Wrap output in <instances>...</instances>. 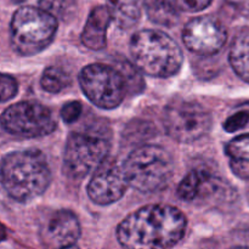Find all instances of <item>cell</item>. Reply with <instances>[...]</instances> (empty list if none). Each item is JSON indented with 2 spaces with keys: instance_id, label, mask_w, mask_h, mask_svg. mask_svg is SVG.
I'll list each match as a JSON object with an SVG mask.
<instances>
[{
  "instance_id": "obj_1",
  "label": "cell",
  "mask_w": 249,
  "mask_h": 249,
  "mask_svg": "<svg viewBox=\"0 0 249 249\" xmlns=\"http://www.w3.org/2000/svg\"><path fill=\"white\" fill-rule=\"evenodd\" d=\"M187 220L169 204H150L129 214L117 228V240L125 248H170L186 233Z\"/></svg>"
},
{
  "instance_id": "obj_2",
  "label": "cell",
  "mask_w": 249,
  "mask_h": 249,
  "mask_svg": "<svg viewBox=\"0 0 249 249\" xmlns=\"http://www.w3.org/2000/svg\"><path fill=\"white\" fill-rule=\"evenodd\" d=\"M50 181V167L40 151H15L2 158L1 184L14 201L27 203L38 198Z\"/></svg>"
},
{
  "instance_id": "obj_3",
  "label": "cell",
  "mask_w": 249,
  "mask_h": 249,
  "mask_svg": "<svg viewBox=\"0 0 249 249\" xmlns=\"http://www.w3.org/2000/svg\"><path fill=\"white\" fill-rule=\"evenodd\" d=\"M112 130L106 122H94L68 136L63 153V173L72 180H82L95 172L108 157Z\"/></svg>"
},
{
  "instance_id": "obj_4",
  "label": "cell",
  "mask_w": 249,
  "mask_h": 249,
  "mask_svg": "<svg viewBox=\"0 0 249 249\" xmlns=\"http://www.w3.org/2000/svg\"><path fill=\"white\" fill-rule=\"evenodd\" d=\"M134 63L150 77L169 78L182 66V51L177 41L156 29H141L130 39Z\"/></svg>"
},
{
  "instance_id": "obj_5",
  "label": "cell",
  "mask_w": 249,
  "mask_h": 249,
  "mask_svg": "<svg viewBox=\"0 0 249 249\" xmlns=\"http://www.w3.org/2000/svg\"><path fill=\"white\" fill-rule=\"evenodd\" d=\"M129 186L141 194H156L168 186L174 174V160L164 147H136L123 164Z\"/></svg>"
},
{
  "instance_id": "obj_6",
  "label": "cell",
  "mask_w": 249,
  "mask_h": 249,
  "mask_svg": "<svg viewBox=\"0 0 249 249\" xmlns=\"http://www.w3.org/2000/svg\"><path fill=\"white\" fill-rule=\"evenodd\" d=\"M57 21L40 6L19 7L10 23V41L14 50L22 56H33L45 50L55 38Z\"/></svg>"
},
{
  "instance_id": "obj_7",
  "label": "cell",
  "mask_w": 249,
  "mask_h": 249,
  "mask_svg": "<svg viewBox=\"0 0 249 249\" xmlns=\"http://www.w3.org/2000/svg\"><path fill=\"white\" fill-rule=\"evenodd\" d=\"M212 114L195 101L175 100L164 109L163 124L168 135L182 143L195 142L211 130Z\"/></svg>"
},
{
  "instance_id": "obj_8",
  "label": "cell",
  "mask_w": 249,
  "mask_h": 249,
  "mask_svg": "<svg viewBox=\"0 0 249 249\" xmlns=\"http://www.w3.org/2000/svg\"><path fill=\"white\" fill-rule=\"evenodd\" d=\"M79 84L85 96L99 108L113 109L128 92L123 77L116 66L92 63L82 70Z\"/></svg>"
},
{
  "instance_id": "obj_9",
  "label": "cell",
  "mask_w": 249,
  "mask_h": 249,
  "mask_svg": "<svg viewBox=\"0 0 249 249\" xmlns=\"http://www.w3.org/2000/svg\"><path fill=\"white\" fill-rule=\"evenodd\" d=\"M1 126L7 134L23 139L46 136L56 129L53 112L44 105L22 101L7 107L1 114Z\"/></svg>"
},
{
  "instance_id": "obj_10",
  "label": "cell",
  "mask_w": 249,
  "mask_h": 249,
  "mask_svg": "<svg viewBox=\"0 0 249 249\" xmlns=\"http://www.w3.org/2000/svg\"><path fill=\"white\" fill-rule=\"evenodd\" d=\"M129 186L125 170L116 158L107 157L95 169L87 186L89 198L99 206L116 203L125 194Z\"/></svg>"
},
{
  "instance_id": "obj_11",
  "label": "cell",
  "mask_w": 249,
  "mask_h": 249,
  "mask_svg": "<svg viewBox=\"0 0 249 249\" xmlns=\"http://www.w3.org/2000/svg\"><path fill=\"white\" fill-rule=\"evenodd\" d=\"M226 40L228 31L225 26L212 16L190 19L182 29L185 46L196 55H215L225 46Z\"/></svg>"
},
{
  "instance_id": "obj_12",
  "label": "cell",
  "mask_w": 249,
  "mask_h": 249,
  "mask_svg": "<svg viewBox=\"0 0 249 249\" xmlns=\"http://www.w3.org/2000/svg\"><path fill=\"white\" fill-rule=\"evenodd\" d=\"M82 235L78 216L67 209L51 214L40 229V238L49 248H68L74 246Z\"/></svg>"
},
{
  "instance_id": "obj_13",
  "label": "cell",
  "mask_w": 249,
  "mask_h": 249,
  "mask_svg": "<svg viewBox=\"0 0 249 249\" xmlns=\"http://www.w3.org/2000/svg\"><path fill=\"white\" fill-rule=\"evenodd\" d=\"M219 190V180L207 170L190 172L177 190V196L184 202H195L203 197L211 196Z\"/></svg>"
},
{
  "instance_id": "obj_14",
  "label": "cell",
  "mask_w": 249,
  "mask_h": 249,
  "mask_svg": "<svg viewBox=\"0 0 249 249\" xmlns=\"http://www.w3.org/2000/svg\"><path fill=\"white\" fill-rule=\"evenodd\" d=\"M113 22L107 6H96L91 10L87 19L80 39L82 43L91 50H102L107 44V31Z\"/></svg>"
},
{
  "instance_id": "obj_15",
  "label": "cell",
  "mask_w": 249,
  "mask_h": 249,
  "mask_svg": "<svg viewBox=\"0 0 249 249\" xmlns=\"http://www.w3.org/2000/svg\"><path fill=\"white\" fill-rule=\"evenodd\" d=\"M229 165L237 178L249 180V134L236 136L225 147Z\"/></svg>"
},
{
  "instance_id": "obj_16",
  "label": "cell",
  "mask_w": 249,
  "mask_h": 249,
  "mask_svg": "<svg viewBox=\"0 0 249 249\" xmlns=\"http://www.w3.org/2000/svg\"><path fill=\"white\" fill-rule=\"evenodd\" d=\"M229 61L236 74L249 84V29L241 31L231 44Z\"/></svg>"
},
{
  "instance_id": "obj_17",
  "label": "cell",
  "mask_w": 249,
  "mask_h": 249,
  "mask_svg": "<svg viewBox=\"0 0 249 249\" xmlns=\"http://www.w3.org/2000/svg\"><path fill=\"white\" fill-rule=\"evenodd\" d=\"M112 19L121 29H130L141 17L140 0H107Z\"/></svg>"
},
{
  "instance_id": "obj_18",
  "label": "cell",
  "mask_w": 249,
  "mask_h": 249,
  "mask_svg": "<svg viewBox=\"0 0 249 249\" xmlns=\"http://www.w3.org/2000/svg\"><path fill=\"white\" fill-rule=\"evenodd\" d=\"M143 7L150 21L158 26L173 27L179 22V7L170 0H143Z\"/></svg>"
},
{
  "instance_id": "obj_19",
  "label": "cell",
  "mask_w": 249,
  "mask_h": 249,
  "mask_svg": "<svg viewBox=\"0 0 249 249\" xmlns=\"http://www.w3.org/2000/svg\"><path fill=\"white\" fill-rule=\"evenodd\" d=\"M71 84V75L58 66H50L44 71L40 78L43 90L50 94H57Z\"/></svg>"
},
{
  "instance_id": "obj_20",
  "label": "cell",
  "mask_w": 249,
  "mask_h": 249,
  "mask_svg": "<svg viewBox=\"0 0 249 249\" xmlns=\"http://www.w3.org/2000/svg\"><path fill=\"white\" fill-rule=\"evenodd\" d=\"M116 68L123 77L126 87V92L131 95L141 94L145 89V82L142 75L140 74V68L135 63H130L128 61H121L116 63Z\"/></svg>"
},
{
  "instance_id": "obj_21",
  "label": "cell",
  "mask_w": 249,
  "mask_h": 249,
  "mask_svg": "<svg viewBox=\"0 0 249 249\" xmlns=\"http://www.w3.org/2000/svg\"><path fill=\"white\" fill-rule=\"evenodd\" d=\"M39 6L57 19L67 21L77 7L75 0H39Z\"/></svg>"
},
{
  "instance_id": "obj_22",
  "label": "cell",
  "mask_w": 249,
  "mask_h": 249,
  "mask_svg": "<svg viewBox=\"0 0 249 249\" xmlns=\"http://www.w3.org/2000/svg\"><path fill=\"white\" fill-rule=\"evenodd\" d=\"M249 123V112L248 111H240L236 113L231 114L224 123V129L228 133H236L241 129L246 128Z\"/></svg>"
},
{
  "instance_id": "obj_23",
  "label": "cell",
  "mask_w": 249,
  "mask_h": 249,
  "mask_svg": "<svg viewBox=\"0 0 249 249\" xmlns=\"http://www.w3.org/2000/svg\"><path fill=\"white\" fill-rule=\"evenodd\" d=\"M18 91V83L12 75L4 73L1 74V102L9 101L16 96Z\"/></svg>"
},
{
  "instance_id": "obj_24",
  "label": "cell",
  "mask_w": 249,
  "mask_h": 249,
  "mask_svg": "<svg viewBox=\"0 0 249 249\" xmlns=\"http://www.w3.org/2000/svg\"><path fill=\"white\" fill-rule=\"evenodd\" d=\"M83 112V106L80 102L78 101H71L63 105L61 108V118L65 123L72 124L80 117Z\"/></svg>"
},
{
  "instance_id": "obj_25",
  "label": "cell",
  "mask_w": 249,
  "mask_h": 249,
  "mask_svg": "<svg viewBox=\"0 0 249 249\" xmlns=\"http://www.w3.org/2000/svg\"><path fill=\"white\" fill-rule=\"evenodd\" d=\"M213 0H175V4L181 11L199 12L208 7Z\"/></svg>"
},
{
  "instance_id": "obj_26",
  "label": "cell",
  "mask_w": 249,
  "mask_h": 249,
  "mask_svg": "<svg viewBox=\"0 0 249 249\" xmlns=\"http://www.w3.org/2000/svg\"><path fill=\"white\" fill-rule=\"evenodd\" d=\"M11 1L14 2V4H21V2L26 1V0H11Z\"/></svg>"
},
{
  "instance_id": "obj_27",
  "label": "cell",
  "mask_w": 249,
  "mask_h": 249,
  "mask_svg": "<svg viewBox=\"0 0 249 249\" xmlns=\"http://www.w3.org/2000/svg\"><path fill=\"white\" fill-rule=\"evenodd\" d=\"M247 198H248V202H249V190H248V194H247Z\"/></svg>"
}]
</instances>
